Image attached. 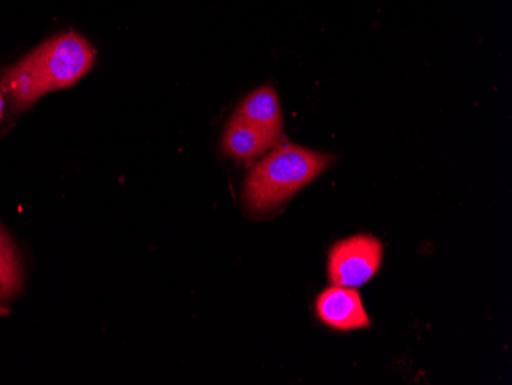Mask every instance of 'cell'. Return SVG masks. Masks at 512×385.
<instances>
[{"label":"cell","mask_w":512,"mask_h":385,"mask_svg":"<svg viewBox=\"0 0 512 385\" xmlns=\"http://www.w3.org/2000/svg\"><path fill=\"white\" fill-rule=\"evenodd\" d=\"M96 50L77 33L46 40L5 71L0 79L16 111L30 108L45 94L69 88L91 71Z\"/></svg>","instance_id":"1"},{"label":"cell","mask_w":512,"mask_h":385,"mask_svg":"<svg viewBox=\"0 0 512 385\" xmlns=\"http://www.w3.org/2000/svg\"><path fill=\"white\" fill-rule=\"evenodd\" d=\"M332 163L330 155L296 145H284L253 166L244 200L252 212H270L315 180Z\"/></svg>","instance_id":"2"},{"label":"cell","mask_w":512,"mask_h":385,"mask_svg":"<svg viewBox=\"0 0 512 385\" xmlns=\"http://www.w3.org/2000/svg\"><path fill=\"white\" fill-rule=\"evenodd\" d=\"M381 263V241L373 235H355L330 249L329 278L335 286L359 287L375 277Z\"/></svg>","instance_id":"3"},{"label":"cell","mask_w":512,"mask_h":385,"mask_svg":"<svg viewBox=\"0 0 512 385\" xmlns=\"http://www.w3.org/2000/svg\"><path fill=\"white\" fill-rule=\"evenodd\" d=\"M316 313L322 323L341 332L370 326L367 310L353 287L332 286L316 300Z\"/></svg>","instance_id":"4"},{"label":"cell","mask_w":512,"mask_h":385,"mask_svg":"<svg viewBox=\"0 0 512 385\" xmlns=\"http://www.w3.org/2000/svg\"><path fill=\"white\" fill-rule=\"evenodd\" d=\"M234 116L275 139L281 140L283 137V112L272 86H263L249 94L238 106Z\"/></svg>","instance_id":"5"},{"label":"cell","mask_w":512,"mask_h":385,"mask_svg":"<svg viewBox=\"0 0 512 385\" xmlns=\"http://www.w3.org/2000/svg\"><path fill=\"white\" fill-rule=\"evenodd\" d=\"M279 140L232 116L223 135V152L238 162H253L255 158L278 145Z\"/></svg>","instance_id":"6"},{"label":"cell","mask_w":512,"mask_h":385,"mask_svg":"<svg viewBox=\"0 0 512 385\" xmlns=\"http://www.w3.org/2000/svg\"><path fill=\"white\" fill-rule=\"evenodd\" d=\"M23 286V267L13 241L0 228V313Z\"/></svg>","instance_id":"7"},{"label":"cell","mask_w":512,"mask_h":385,"mask_svg":"<svg viewBox=\"0 0 512 385\" xmlns=\"http://www.w3.org/2000/svg\"><path fill=\"white\" fill-rule=\"evenodd\" d=\"M8 96L5 94L4 88L0 85V123L5 119V112H7Z\"/></svg>","instance_id":"8"}]
</instances>
